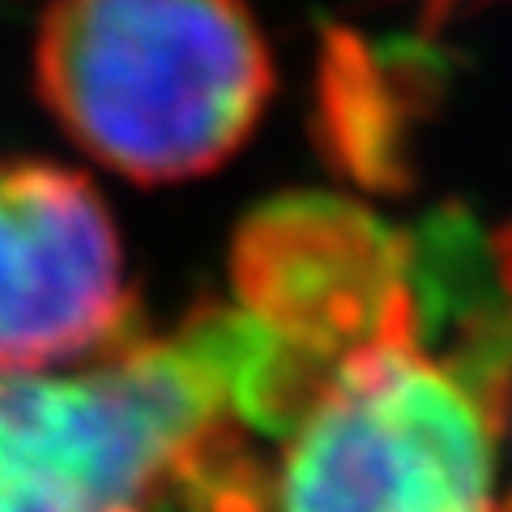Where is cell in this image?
Here are the masks:
<instances>
[{
  "label": "cell",
  "instance_id": "obj_1",
  "mask_svg": "<svg viewBox=\"0 0 512 512\" xmlns=\"http://www.w3.org/2000/svg\"><path fill=\"white\" fill-rule=\"evenodd\" d=\"M35 86L94 163L137 184H180L252 137L274 56L248 0H52Z\"/></svg>",
  "mask_w": 512,
  "mask_h": 512
},
{
  "label": "cell",
  "instance_id": "obj_2",
  "mask_svg": "<svg viewBox=\"0 0 512 512\" xmlns=\"http://www.w3.org/2000/svg\"><path fill=\"white\" fill-rule=\"evenodd\" d=\"M239 440L175 333L73 376L0 372V512H188Z\"/></svg>",
  "mask_w": 512,
  "mask_h": 512
},
{
  "label": "cell",
  "instance_id": "obj_3",
  "mask_svg": "<svg viewBox=\"0 0 512 512\" xmlns=\"http://www.w3.org/2000/svg\"><path fill=\"white\" fill-rule=\"evenodd\" d=\"M483 397L393 333L346 355L261 444L244 512H500Z\"/></svg>",
  "mask_w": 512,
  "mask_h": 512
},
{
  "label": "cell",
  "instance_id": "obj_4",
  "mask_svg": "<svg viewBox=\"0 0 512 512\" xmlns=\"http://www.w3.org/2000/svg\"><path fill=\"white\" fill-rule=\"evenodd\" d=\"M231 303L329 376L355 350L414 333L406 231L338 192H286L239 222Z\"/></svg>",
  "mask_w": 512,
  "mask_h": 512
},
{
  "label": "cell",
  "instance_id": "obj_5",
  "mask_svg": "<svg viewBox=\"0 0 512 512\" xmlns=\"http://www.w3.org/2000/svg\"><path fill=\"white\" fill-rule=\"evenodd\" d=\"M137 333L107 201L82 171L0 163V372L99 359Z\"/></svg>",
  "mask_w": 512,
  "mask_h": 512
},
{
  "label": "cell",
  "instance_id": "obj_6",
  "mask_svg": "<svg viewBox=\"0 0 512 512\" xmlns=\"http://www.w3.org/2000/svg\"><path fill=\"white\" fill-rule=\"evenodd\" d=\"M380 64L372 47L350 35L329 39L320 64V146L342 171L372 188H393L406 175V133L414 90Z\"/></svg>",
  "mask_w": 512,
  "mask_h": 512
},
{
  "label": "cell",
  "instance_id": "obj_7",
  "mask_svg": "<svg viewBox=\"0 0 512 512\" xmlns=\"http://www.w3.org/2000/svg\"><path fill=\"white\" fill-rule=\"evenodd\" d=\"M474 5H487V0H423V18H427V26H440L453 18V13L474 9Z\"/></svg>",
  "mask_w": 512,
  "mask_h": 512
},
{
  "label": "cell",
  "instance_id": "obj_8",
  "mask_svg": "<svg viewBox=\"0 0 512 512\" xmlns=\"http://www.w3.org/2000/svg\"><path fill=\"white\" fill-rule=\"evenodd\" d=\"M504 423H508V431H512V389H508V402H504V410H500V427H504ZM500 512H512V495L500 504Z\"/></svg>",
  "mask_w": 512,
  "mask_h": 512
}]
</instances>
